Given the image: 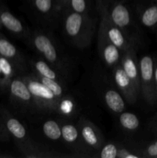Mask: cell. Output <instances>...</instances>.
Segmentation results:
<instances>
[{
	"label": "cell",
	"instance_id": "1",
	"mask_svg": "<svg viewBox=\"0 0 157 158\" xmlns=\"http://www.w3.org/2000/svg\"><path fill=\"white\" fill-rule=\"evenodd\" d=\"M95 19L90 14L78 13L66 9L63 17V31L71 44L78 49L91 44L95 31Z\"/></svg>",
	"mask_w": 157,
	"mask_h": 158
},
{
	"label": "cell",
	"instance_id": "2",
	"mask_svg": "<svg viewBox=\"0 0 157 158\" xmlns=\"http://www.w3.org/2000/svg\"><path fill=\"white\" fill-rule=\"evenodd\" d=\"M29 39L32 46L41 58L52 65L62 76L67 74L69 63L60 53L55 40L50 34L36 30L29 35Z\"/></svg>",
	"mask_w": 157,
	"mask_h": 158
},
{
	"label": "cell",
	"instance_id": "3",
	"mask_svg": "<svg viewBox=\"0 0 157 158\" xmlns=\"http://www.w3.org/2000/svg\"><path fill=\"white\" fill-rule=\"evenodd\" d=\"M96 7L100 17L99 31L103 32L111 43L119 48L123 52L136 46L135 38L111 22L106 13L103 0H97Z\"/></svg>",
	"mask_w": 157,
	"mask_h": 158
},
{
	"label": "cell",
	"instance_id": "4",
	"mask_svg": "<svg viewBox=\"0 0 157 158\" xmlns=\"http://www.w3.org/2000/svg\"><path fill=\"white\" fill-rule=\"evenodd\" d=\"M26 81L36 108L49 113H56L58 98L53 93L39 81L35 73L22 76Z\"/></svg>",
	"mask_w": 157,
	"mask_h": 158
},
{
	"label": "cell",
	"instance_id": "5",
	"mask_svg": "<svg viewBox=\"0 0 157 158\" xmlns=\"http://www.w3.org/2000/svg\"><path fill=\"white\" fill-rule=\"evenodd\" d=\"M155 60L150 54H145L139 59L140 94L149 105L156 103L155 87Z\"/></svg>",
	"mask_w": 157,
	"mask_h": 158
},
{
	"label": "cell",
	"instance_id": "6",
	"mask_svg": "<svg viewBox=\"0 0 157 158\" xmlns=\"http://www.w3.org/2000/svg\"><path fill=\"white\" fill-rule=\"evenodd\" d=\"M106 13L113 24L129 34V29L134 25L132 13L123 0H112L106 2L103 1Z\"/></svg>",
	"mask_w": 157,
	"mask_h": 158
},
{
	"label": "cell",
	"instance_id": "7",
	"mask_svg": "<svg viewBox=\"0 0 157 158\" xmlns=\"http://www.w3.org/2000/svg\"><path fill=\"white\" fill-rule=\"evenodd\" d=\"M11 100L21 107L36 108L29 87L22 77L15 76L8 87Z\"/></svg>",
	"mask_w": 157,
	"mask_h": 158
},
{
	"label": "cell",
	"instance_id": "8",
	"mask_svg": "<svg viewBox=\"0 0 157 158\" xmlns=\"http://www.w3.org/2000/svg\"><path fill=\"white\" fill-rule=\"evenodd\" d=\"M80 135L89 150L99 151L105 143V139L100 130L90 120L81 117L77 125Z\"/></svg>",
	"mask_w": 157,
	"mask_h": 158
},
{
	"label": "cell",
	"instance_id": "9",
	"mask_svg": "<svg viewBox=\"0 0 157 158\" xmlns=\"http://www.w3.org/2000/svg\"><path fill=\"white\" fill-rule=\"evenodd\" d=\"M112 79L117 89L120 92L126 101L133 104L137 101L140 92L136 89L130 79L123 70L121 64L112 68Z\"/></svg>",
	"mask_w": 157,
	"mask_h": 158
},
{
	"label": "cell",
	"instance_id": "10",
	"mask_svg": "<svg viewBox=\"0 0 157 158\" xmlns=\"http://www.w3.org/2000/svg\"><path fill=\"white\" fill-rule=\"evenodd\" d=\"M97 37L99 53L105 65L112 69L120 64L123 57V51L111 43L100 31H98Z\"/></svg>",
	"mask_w": 157,
	"mask_h": 158
},
{
	"label": "cell",
	"instance_id": "11",
	"mask_svg": "<svg viewBox=\"0 0 157 158\" xmlns=\"http://www.w3.org/2000/svg\"><path fill=\"white\" fill-rule=\"evenodd\" d=\"M139 23L148 29H157V0H139L135 7Z\"/></svg>",
	"mask_w": 157,
	"mask_h": 158
},
{
	"label": "cell",
	"instance_id": "12",
	"mask_svg": "<svg viewBox=\"0 0 157 158\" xmlns=\"http://www.w3.org/2000/svg\"><path fill=\"white\" fill-rule=\"evenodd\" d=\"M120 64L128 77L140 92L139 66V59L136 56V46L130 48L123 52Z\"/></svg>",
	"mask_w": 157,
	"mask_h": 158
},
{
	"label": "cell",
	"instance_id": "13",
	"mask_svg": "<svg viewBox=\"0 0 157 158\" xmlns=\"http://www.w3.org/2000/svg\"><path fill=\"white\" fill-rule=\"evenodd\" d=\"M62 124V139L65 143L78 152L89 150L82 139L78 127L69 122H63Z\"/></svg>",
	"mask_w": 157,
	"mask_h": 158
},
{
	"label": "cell",
	"instance_id": "14",
	"mask_svg": "<svg viewBox=\"0 0 157 158\" xmlns=\"http://www.w3.org/2000/svg\"><path fill=\"white\" fill-rule=\"evenodd\" d=\"M0 116L4 121L8 132L15 143L24 141L28 138L27 131L24 125L6 109L0 110Z\"/></svg>",
	"mask_w": 157,
	"mask_h": 158
},
{
	"label": "cell",
	"instance_id": "15",
	"mask_svg": "<svg viewBox=\"0 0 157 158\" xmlns=\"http://www.w3.org/2000/svg\"><path fill=\"white\" fill-rule=\"evenodd\" d=\"M0 56L12 62L17 69H23L26 68V62L22 54L18 51L15 45L12 44L1 33H0Z\"/></svg>",
	"mask_w": 157,
	"mask_h": 158
},
{
	"label": "cell",
	"instance_id": "16",
	"mask_svg": "<svg viewBox=\"0 0 157 158\" xmlns=\"http://www.w3.org/2000/svg\"><path fill=\"white\" fill-rule=\"evenodd\" d=\"M0 23L11 33L18 37L27 36V29L24 24L8 9L0 8Z\"/></svg>",
	"mask_w": 157,
	"mask_h": 158
},
{
	"label": "cell",
	"instance_id": "17",
	"mask_svg": "<svg viewBox=\"0 0 157 158\" xmlns=\"http://www.w3.org/2000/svg\"><path fill=\"white\" fill-rule=\"evenodd\" d=\"M16 145L23 157H25L48 158L58 157V155H55L52 151L42 148L29 138L25 140L24 141L18 142L16 143Z\"/></svg>",
	"mask_w": 157,
	"mask_h": 158
},
{
	"label": "cell",
	"instance_id": "18",
	"mask_svg": "<svg viewBox=\"0 0 157 158\" xmlns=\"http://www.w3.org/2000/svg\"><path fill=\"white\" fill-rule=\"evenodd\" d=\"M30 66L34 73L37 75L55 80L62 83L64 81L62 75L42 58L32 60L30 61Z\"/></svg>",
	"mask_w": 157,
	"mask_h": 158
},
{
	"label": "cell",
	"instance_id": "19",
	"mask_svg": "<svg viewBox=\"0 0 157 158\" xmlns=\"http://www.w3.org/2000/svg\"><path fill=\"white\" fill-rule=\"evenodd\" d=\"M103 99L106 106L115 114H119L126 110V100L118 89L112 88L106 89L103 94Z\"/></svg>",
	"mask_w": 157,
	"mask_h": 158
},
{
	"label": "cell",
	"instance_id": "20",
	"mask_svg": "<svg viewBox=\"0 0 157 158\" xmlns=\"http://www.w3.org/2000/svg\"><path fill=\"white\" fill-rule=\"evenodd\" d=\"M77 104L72 97L66 94L58 99L56 113L66 118H72L76 114Z\"/></svg>",
	"mask_w": 157,
	"mask_h": 158
},
{
	"label": "cell",
	"instance_id": "21",
	"mask_svg": "<svg viewBox=\"0 0 157 158\" xmlns=\"http://www.w3.org/2000/svg\"><path fill=\"white\" fill-rule=\"evenodd\" d=\"M119 123L121 127L127 132H135L139 127L140 120L136 114L123 111L119 114Z\"/></svg>",
	"mask_w": 157,
	"mask_h": 158
},
{
	"label": "cell",
	"instance_id": "22",
	"mask_svg": "<svg viewBox=\"0 0 157 158\" xmlns=\"http://www.w3.org/2000/svg\"><path fill=\"white\" fill-rule=\"evenodd\" d=\"M0 69L2 74L6 90L7 91L10 81L15 76H16L17 68L12 62L0 56Z\"/></svg>",
	"mask_w": 157,
	"mask_h": 158
},
{
	"label": "cell",
	"instance_id": "23",
	"mask_svg": "<svg viewBox=\"0 0 157 158\" xmlns=\"http://www.w3.org/2000/svg\"><path fill=\"white\" fill-rule=\"evenodd\" d=\"M42 132L50 140H60L62 139V124L55 120H46L42 125Z\"/></svg>",
	"mask_w": 157,
	"mask_h": 158
},
{
	"label": "cell",
	"instance_id": "24",
	"mask_svg": "<svg viewBox=\"0 0 157 158\" xmlns=\"http://www.w3.org/2000/svg\"><path fill=\"white\" fill-rule=\"evenodd\" d=\"M35 75L36 77V78L41 83H42L45 86H47L58 99L61 98L62 97L67 94L66 90V87L64 86V83H62V82L57 81V80H52V79L50 78H46V77H41V76H38L35 73Z\"/></svg>",
	"mask_w": 157,
	"mask_h": 158
},
{
	"label": "cell",
	"instance_id": "25",
	"mask_svg": "<svg viewBox=\"0 0 157 158\" xmlns=\"http://www.w3.org/2000/svg\"><path fill=\"white\" fill-rule=\"evenodd\" d=\"M34 8L41 15L49 16L57 12L54 0H32Z\"/></svg>",
	"mask_w": 157,
	"mask_h": 158
},
{
	"label": "cell",
	"instance_id": "26",
	"mask_svg": "<svg viewBox=\"0 0 157 158\" xmlns=\"http://www.w3.org/2000/svg\"><path fill=\"white\" fill-rule=\"evenodd\" d=\"M66 9L78 13L90 14L92 2L91 0H69Z\"/></svg>",
	"mask_w": 157,
	"mask_h": 158
},
{
	"label": "cell",
	"instance_id": "27",
	"mask_svg": "<svg viewBox=\"0 0 157 158\" xmlns=\"http://www.w3.org/2000/svg\"><path fill=\"white\" fill-rule=\"evenodd\" d=\"M119 143L114 142L104 143L103 146L99 150L94 157L100 158H117Z\"/></svg>",
	"mask_w": 157,
	"mask_h": 158
},
{
	"label": "cell",
	"instance_id": "28",
	"mask_svg": "<svg viewBox=\"0 0 157 158\" xmlns=\"http://www.w3.org/2000/svg\"><path fill=\"white\" fill-rule=\"evenodd\" d=\"M142 157L157 158V139L150 142L141 149H138Z\"/></svg>",
	"mask_w": 157,
	"mask_h": 158
},
{
	"label": "cell",
	"instance_id": "29",
	"mask_svg": "<svg viewBox=\"0 0 157 158\" xmlns=\"http://www.w3.org/2000/svg\"><path fill=\"white\" fill-rule=\"evenodd\" d=\"M142 157L138 149H130L119 144L117 158H139Z\"/></svg>",
	"mask_w": 157,
	"mask_h": 158
},
{
	"label": "cell",
	"instance_id": "30",
	"mask_svg": "<svg viewBox=\"0 0 157 158\" xmlns=\"http://www.w3.org/2000/svg\"><path fill=\"white\" fill-rule=\"evenodd\" d=\"M10 134L8 132L4 121L0 116V140L1 141H7L10 139Z\"/></svg>",
	"mask_w": 157,
	"mask_h": 158
},
{
	"label": "cell",
	"instance_id": "31",
	"mask_svg": "<svg viewBox=\"0 0 157 158\" xmlns=\"http://www.w3.org/2000/svg\"><path fill=\"white\" fill-rule=\"evenodd\" d=\"M55 2V10L57 12H59L60 11L65 10L67 8L69 0H54Z\"/></svg>",
	"mask_w": 157,
	"mask_h": 158
},
{
	"label": "cell",
	"instance_id": "32",
	"mask_svg": "<svg viewBox=\"0 0 157 158\" xmlns=\"http://www.w3.org/2000/svg\"><path fill=\"white\" fill-rule=\"evenodd\" d=\"M149 127L154 133L157 134V112L155 113L154 117L151 120L150 123H149Z\"/></svg>",
	"mask_w": 157,
	"mask_h": 158
},
{
	"label": "cell",
	"instance_id": "33",
	"mask_svg": "<svg viewBox=\"0 0 157 158\" xmlns=\"http://www.w3.org/2000/svg\"><path fill=\"white\" fill-rule=\"evenodd\" d=\"M155 97H156L157 103V60L155 63Z\"/></svg>",
	"mask_w": 157,
	"mask_h": 158
},
{
	"label": "cell",
	"instance_id": "34",
	"mask_svg": "<svg viewBox=\"0 0 157 158\" xmlns=\"http://www.w3.org/2000/svg\"><path fill=\"white\" fill-rule=\"evenodd\" d=\"M0 89L3 91H6V87H5V85H4V81H3V77H2V74L1 69H0Z\"/></svg>",
	"mask_w": 157,
	"mask_h": 158
},
{
	"label": "cell",
	"instance_id": "35",
	"mask_svg": "<svg viewBox=\"0 0 157 158\" xmlns=\"http://www.w3.org/2000/svg\"><path fill=\"white\" fill-rule=\"evenodd\" d=\"M12 155H9V154H2L0 152V158H9V157H12Z\"/></svg>",
	"mask_w": 157,
	"mask_h": 158
},
{
	"label": "cell",
	"instance_id": "36",
	"mask_svg": "<svg viewBox=\"0 0 157 158\" xmlns=\"http://www.w3.org/2000/svg\"><path fill=\"white\" fill-rule=\"evenodd\" d=\"M103 1H105V2H109L112 1V0H103Z\"/></svg>",
	"mask_w": 157,
	"mask_h": 158
},
{
	"label": "cell",
	"instance_id": "37",
	"mask_svg": "<svg viewBox=\"0 0 157 158\" xmlns=\"http://www.w3.org/2000/svg\"><path fill=\"white\" fill-rule=\"evenodd\" d=\"M1 27H2V25H1V23H0V29H1Z\"/></svg>",
	"mask_w": 157,
	"mask_h": 158
},
{
	"label": "cell",
	"instance_id": "38",
	"mask_svg": "<svg viewBox=\"0 0 157 158\" xmlns=\"http://www.w3.org/2000/svg\"><path fill=\"white\" fill-rule=\"evenodd\" d=\"M123 1H126V0H123Z\"/></svg>",
	"mask_w": 157,
	"mask_h": 158
}]
</instances>
